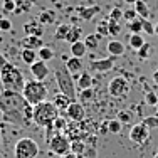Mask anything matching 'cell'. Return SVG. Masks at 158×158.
<instances>
[{
    "instance_id": "1",
    "label": "cell",
    "mask_w": 158,
    "mask_h": 158,
    "mask_svg": "<svg viewBox=\"0 0 158 158\" xmlns=\"http://www.w3.org/2000/svg\"><path fill=\"white\" fill-rule=\"evenodd\" d=\"M27 99L22 93L10 91V89H2L0 91V113H2L3 123H9L14 126L27 128L32 125V121L27 118Z\"/></svg>"
},
{
    "instance_id": "2",
    "label": "cell",
    "mask_w": 158,
    "mask_h": 158,
    "mask_svg": "<svg viewBox=\"0 0 158 158\" xmlns=\"http://www.w3.org/2000/svg\"><path fill=\"white\" fill-rule=\"evenodd\" d=\"M0 82H2L3 89H10V91L17 93H22L25 86V77L22 71L7 61L2 51H0Z\"/></svg>"
},
{
    "instance_id": "3",
    "label": "cell",
    "mask_w": 158,
    "mask_h": 158,
    "mask_svg": "<svg viewBox=\"0 0 158 158\" xmlns=\"http://www.w3.org/2000/svg\"><path fill=\"white\" fill-rule=\"evenodd\" d=\"M57 118H59V110L52 101H42V103L34 106V116H32L34 125L40 128H51Z\"/></svg>"
},
{
    "instance_id": "4",
    "label": "cell",
    "mask_w": 158,
    "mask_h": 158,
    "mask_svg": "<svg viewBox=\"0 0 158 158\" xmlns=\"http://www.w3.org/2000/svg\"><path fill=\"white\" fill-rule=\"evenodd\" d=\"M54 77L57 82V88L62 94L69 96L73 101H77V93H76V84H74V77L66 67V64H59L54 67Z\"/></svg>"
},
{
    "instance_id": "5",
    "label": "cell",
    "mask_w": 158,
    "mask_h": 158,
    "mask_svg": "<svg viewBox=\"0 0 158 158\" xmlns=\"http://www.w3.org/2000/svg\"><path fill=\"white\" fill-rule=\"evenodd\" d=\"M22 94L27 99L29 104L35 106V104L42 103V101H47V94H49V89L46 86L44 81H37V79H29L25 81V86L22 89Z\"/></svg>"
},
{
    "instance_id": "6",
    "label": "cell",
    "mask_w": 158,
    "mask_h": 158,
    "mask_svg": "<svg viewBox=\"0 0 158 158\" xmlns=\"http://www.w3.org/2000/svg\"><path fill=\"white\" fill-rule=\"evenodd\" d=\"M39 145H37L35 140L25 136V138H20L15 146H14V155L15 158H37L39 156Z\"/></svg>"
},
{
    "instance_id": "7",
    "label": "cell",
    "mask_w": 158,
    "mask_h": 158,
    "mask_svg": "<svg viewBox=\"0 0 158 158\" xmlns=\"http://www.w3.org/2000/svg\"><path fill=\"white\" fill-rule=\"evenodd\" d=\"M49 150L57 156H64L67 153H71V140L62 133H56L51 136V140L47 141Z\"/></svg>"
},
{
    "instance_id": "8",
    "label": "cell",
    "mask_w": 158,
    "mask_h": 158,
    "mask_svg": "<svg viewBox=\"0 0 158 158\" xmlns=\"http://www.w3.org/2000/svg\"><path fill=\"white\" fill-rule=\"evenodd\" d=\"M128 91H130V82H128V79L123 77V76L113 77L110 81V84H108V93H110L113 98H123V96L128 94Z\"/></svg>"
},
{
    "instance_id": "9",
    "label": "cell",
    "mask_w": 158,
    "mask_h": 158,
    "mask_svg": "<svg viewBox=\"0 0 158 158\" xmlns=\"http://www.w3.org/2000/svg\"><path fill=\"white\" fill-rule=\"evenodd\" d=\"M150 138V128L145 126L143 123H138V125L131 126L130 130V140L133 143H136V145H143V143H146Z\"/></svg>"
},
{
    "instance_id": "10",
    "label": "cell",
    "mask_w": 158,
    "mask_h": 158,
    "mask_svg": "<svg viewBox=\"0 0 158 158\" xmlns=\"http://www.w3.org/2000/svg\"><path fill=\"white\" fill-rule=\"evenodd\" d=\"M66 116L71 119V121H74V123H81L82 119H84V116H86V111H84L82 103L73 101V103L69 104V108L66 110Z\"/></svg>"
},
{
    "instance_id": "11",
    "label": "cell",
    "mask_w": 158,
    "mask_h": 158,
    "mask_svg": "<svg viewBox=\"0 0 158 158\" xmlns=\"http://www.w3.org/2000/svg\"><path fill=\"white\" fill-rule=\"evenodd\" d=\"M29 69H31V73H32V76L34 79H37V81H44L47 76H49V66H47V62L46 61H35L32 64V66H29Z\"/></svg>"
},
{
    "instance_id": "12",
    "label": "cell",
    "mask_w": 158,
    "mask_h": 158,
    "mask_svg": "<svg viewBox=\"0 0 158 158\" xmlns=\"http://www.w3.org/2000/svg\"><path fill=\"white\" fill-rule=\"evenodd\" d=\"M89 67H91L93 73H106V71H110V69H113V67H114V57H113V56H110V57H106V59L91 61Z\"/></svg>"
},
{
    "instance_id": "13",
    "label": "cell",
    "mask_w": 158,
    "mask_h": 158,
    "mask_svg": "<svg viewBox=\"0 0 158 158\" xmlns=\"http://www.w3.org/2000/svg\"><path fill=\"white\" fill-rule=\"evenodd\" d=\"M20 44L24 49H32V51H39V49L44 47V40L37 35H25L20 40Z\"/></svg>"
},
{
    "instance_id": "14",
    "label": "cell",
    "mask_w": 158,
    "mask_h": 158,
    "mask_svg": "<svg viewBox=\"0 0 158 158\" xmlns=\"http://www.w3.org/2000/svg\"><path fill=\"white\" fill-rule=\"evenodd\" d=\"M66 67L69 69V73L73 74V77L76 79L79 74L82 73V67H84V64H82V59L73 57V56H71L69 59H66Z\"/></svg>"
},
{
    "instance_id": "15",
    "label": "cell",
    "mask_w": 158,
    "mask_h": 158,
    "mask_svg": "<svg viewBox=\"0 0 158 158\" xmlns=\"http://www.w3.org/2000/svg\"><path fill=\"white\" fill-rule=\"evenodd\" d=\"M24 32L25 35H37V37H42L44 34V27L39 20H32V22H27L24 24Z\"/></svg>"
},
{
    "instance_id": "16",
    "label": "cell",
    "mask_w": 158,
    "mask_h": 158,
    "mask_svg": "<svg viewBox=\"0 0 158 158\" xmlns=\"http://www.w3.org/2000/svg\"><path fill=\"white\" fill-rule=\"evenodd\" d=\"M106 51L110 52V56H113V57H118V56L125 54V44H123L121 40H118V39H113V40L108 42Z\"/></svg>"
},
{
    "instance_id": "17",
    "label": "cell",
    "mask_w": 158,
    "mask_h": 158,
    "mask_svg": "<svg viewBox=\"0 0 158 158\" xmlns=\"http://www.w3.org/2000/svg\"><path fill=\"white\" fill-rule=\"evenodd\" d=\"M76 81H77V88H79V89H89V88H93V82H94V79H93V76H91L89 73L82 71V73L76 77Z\"/></svg>"
},
{
    "instance_id": "18",
    "label": "cell",
    "mask_w": 158,
    "mask_h": 158,
    "mask_svg": "<svg viewBox=\"0 0 158 158\" xmlns=\"http://www.w3.org/2000/svg\"><path fill=\"white\" fill-rule=\"evenodd\" d=\"M52 103L57 106V110L59 111H66L67 108H69V104L73 103V99H71L69 96H66V94H62V93H57V94L54 96V99H52Z\"/></svg>"
},
{
    "instance_id": "19",
    "label": "cell",
    "mask_w": 158,
    "mask_h": 158,
    "mask_svg": "<svg viewBox=\"0 0 158 158\" xmlns=\"http://www.w3.org/2000/svg\"><path fill=\"white\" fill-rule=\"evenodd\" d=\"M86 52H88V47H86L84 40H77V42L71 44V56H73V57L82 59L86 56Z\"/></svg>"
},
{
    "instance_id": "20",
    "label": "cell",
    "mask_w": 158,
    "mask_h": 158,
    "mask_svg": "<svg viewBox=\"0 0 158 158\" xmlns=\"http://www.w3.org/2000/svg\"><path fill=\"white\" fill-rule=\"evenodd\" d=\"M20 59H22V62H24V64L32 66L35 61H39V54H37V51H32V49H22Z\"/></svg>"
},
{
    "instance_id": "21",
    "label": "cell",
    "mask_w": 158,
    "mask_h": 158,
    "mask_svg": "<svg viewBox=\"0 0 158 158\" xmlns=\"http://www.w3.org/2000/svg\"><path fill=\"white\" fill-rule=\"evenodd\" d=\"M101 39H103V37H101L99 34H89V35H86L84 37V44H86V47H88V51L94 52L96 49L99 47Z\"/></svg>"
},
{
    "instance_id": "22",
    "label": "cell",
    "mask_w": 158,
    "mask_h": 158,
    "mask_svg": "<svg viewBox=\"0 0 158 158\" xmlns=\"http://www.w3.org/2000/svg\"><path fill=\"white\" fill-rule=\"evenodd\" d=\"M99 7L98 5H93V7H81L79 9V17L82 19V20H91L93 17L96 15L98 12H99Z\"/></svg>"
},
{
    "instance_id": "23",
    "label": "cell",
    "mask_w": 158,
    "mask_h": 158,
    "mask_svg": "<svg viewBox=\"0 0 158 158\" xmlns=\"http://www.w3.org/2000/svg\"><path fill=\"white\" fill-rule=\"evenodd\" d=\"M81 35H82V29L77 27V25H71L69 32H67V35H66V42L74 44V42H77V40H81Z\"/></svg>"
},
{
    "instance_id": "24",
    "label": "cell",
    "mask_w": 158,
    "mask_h": 158,
    "mask_svg": "<svg viewBox=\"0 0 158 158\" xmlns=\"http://www.w3.org/2000/svg\"><path fill=\"white\" fill-rule=\"evenodd\" d=\"M135 10L138 12V15H140L141 19H150V15H152L150 7H148V3H146L145 0H138V2L135 3Z\"/></svg>"
},
{
    "instance_id": "25",
    "label": "cell",
    "mask_w": 158,
    "mask_h": 158,
    "mask_svg": "<svg viewBox=\"0 0 158 158\" xmlns=\"http://www.w3.org/2000/svg\"><path fill=\"white\" fill-rule=\"evenodd\" d=\"M35 2H37V0H15V3H17L15 14H25V12H29Z\"/></svg>"
},
{
    "instance_id": "26",
    "label": "cell",
    "mask_w": 158,
    "mask_h": 158,
    "mask_svg": "<svg viewBox=\"0 0 158 158\" xmlns=\"http://www.w3.org/2000/svg\"><path fill=\"white\" fill-rule=\"evenodd\" d=\"M153 54V46L150 42H145L143 46L138 49V57L141 59V61H145V59H150Z\"/></svg>"
},
{
    "instance_id": "27",
    "label": "cell",
    "mask_w": 158,
    "mask_h": 158,
    "mask_svg": "<svg viewBox=\"0 0 158 158\" xmlns=\"http://www.w3.org/2000/svg\"><path fill=\"white\" fill-rule=\"evenodd\" d=\"M54 20H56V12H54V10H46V12H42L39 15V22L42 25L54 24Z\"/></svg>"
},
{
    "instance_id": "28",
    "label": "cell",
    "mask_w": 158,
    "mask_h": 158,
    "mask_svg": "<svg viewBox=\"0 0 158 158\" xmlns=\"http://www.w3.org/2000/svg\"><path fill=\"white\" fill-rule=\"evenodd\" d=\"M69 29H71V24H61V25H57V29H56V32H54V39L66 40V35H67V32H69Z\"/></svg>"
},
{
    "instance_id": "29",
    "label": "cell",
    "mask_w": 158,
    "mask_h": 158,
    "mask_svg": "<svg viewBox=\"0 0 158 158\" xmlns=\"http://www.w3.org/2000/svg\"><path fill=\"white\" fill-rule=\"evenodd\" d=\"M128 29H130L131 34H141L143 32V19L138 17L135 20L128 22Z\"/></svg>"
},
{
    "instance_id": "30",
    "label": "cell",
    "mask_w": 158,
    "mask_h": 158,
    "mask_svg": "<svg viewBox=\"0 0 158 158\" xmlns=\"http://www.w3.org/2000/svg\"><path fill=\"white\" fill-rule=\"evenodd\" d=\"M79 98V103H88V101L94 99V89L89 88V89H81V93H77Z\"/></svg>"
},
{
    "instance_id": "31",
    "label": "cell",
    "mask_w": 158,
    "mask_h": 158,
    "mask_svg": "<svg viewBox=\"0 0 158 158\" xmlns=\"http://www.w3.org/2000/svg\"><path fill=\"white\" fill-rule=\"evenodd\" d=\"M37 54H39L40 61H46V62H49L51 59H54V51H52L51 47H47V46H44L42 49H39Z\"/></svg>"
},
{
    "instance_id": "32",
    "label": "cell",
    "mask_w": 158,
    "mask_h": 158,
    "mask_svg": "<svg viewBox=\"0 0 158 158\" xmlns=\"http://www.w3.org/2000/svg\"><path fill=\"white\" fill-rule=\"evenodd\" d=\"M143 44H145V39H143L140 34H131V35H130V46L133 49H136V51H138Z\"/></svg>"
},
{
    "instance_id": "33",
    "label": "cell",
    "mask_w": 158,
    "mask_h": 158,
    "mask_svg": "<svg viewBox=\"0 0 158 158\" xmlns=\"http://www.w3.org/2000/svg\"><path fill=\"white\" fill-rule=\"evenodd\" d=\"M96 34H99L101 37H103V35H110V22H108V20H101L99 24L96 25Z\"/></svg>"
},
{
    "instance_id": "34",
    "label": "cell",
    "mask_w": 158,
    "mask_h": 158,
    "mask_svg": "<svg viewBox=\"0 0 158 158\" xmlns=\"http://www.w3.org/2000/svg\"><path fill=\"white\" fill-rule=\"evenodd\" d=\"M121 125H123V123L119 121L118 118L110 119V121H108V126H110V135H118L119 131H121Z\"/></svg>"
},
{
    "instance_id": "35",
    "label": "cell",
    "mask_w": 158,
    "mask_h": 158,
    "mask_svg": "<svg viewBox=\"0 0 158 158\" xmlns=\"http://www.w3.org/2000/svg\"><path fill=\"white\" fill-rule=\"evenodd\" d=\"M2 9H3V12H5V14H15V9H17L15 0H3Z\"/></svg>"
},
{
    "instance_id": "36",
    "label": "cell",
    "mask_w": 158,
    "mask_h": 158,
    "mask_svg": "<svg viewBox=\"0 0 158 158\" xmlns=\"http://www.w3.org/2000/svg\"><path fill=\"white\" fill-rule=\"evenodd\" d=\"M108 22H110V35L111 37H118L119 32H121V25H119V22L110 20V19H108Z\"/></svg>"
},
{
    "instance_id": "37",
    "label": "cell",
    "mask_w": 158,
    "mask_h": 158,
    "mask_svg": "<svg viewBox=\"0 0 158 158\" xmlns=\"http://www.w3.org/2000/svg\"><path fill=\"white\" fill-rule=\"evenodd\" d=\"M145 101H146L148 106H158V94L153 91H148L145 94Z\"/></svg>"
},
{
    "instance_id": "38",
    "label": "cell",
    "mask_w": 158,
    "mask_h": 158,
    "mask_svg": "<svg viewBox=\"0 0 158 158\" xmlns=\"http://www.w3.org/2000/svg\"><path fill=\"white\" fill-rule=\"evenodd\" d=\"M52 128H54V131H56V133H61L62 130H66V128H67V121H66L64 118H61V116H59V118L54 121V125H52Z\"/></svg>"
},
{
    "instance_id": "39",
    "label": "cell",
    "mask_w": 158,
    "mask_h": 158,
    "mask_svg": "<svg viewBox=\"0 0 158 158\" xmlns=\"http://www.w3.org/2000/svg\"><path fill=\"white\" fill-rule=\"evenodd\" d=\"M143 125L148 126L150 130H152V128H158V116H146V118L143 119Z\"/></svg>"
},
{
    "instance_id": "40",
    "label": "cell",
    "mask_w": 158,
    "mask_h": 158,
    "mask_svg": "<svg viewBox=\"0 0 158 158\" xmlns=\"http://www.w3.org/2000/svg\"><path fill=\"white\" fill-rule=\"evenodd\" d=\"M140 15H138V12L135 9H128L123 12V19H125L126 22H131V20H135V19H138Z\"/></svg>"
},
{
    "instance_id": "41",
    "label": "cell",
    "mask_w": 158,
    "mask_h": 158,
    "mask_svg": "<svg viewBox=\"0 0 158 158\" xmlns=\"http://www.w3.org/2000/svg\"><path fill=\"white\" fill-rule=\"evenodd\" d=\"M143 31L148 34V35H153L155 34V24H152L148 19H143Z\"/></svg>"
},
{
    "instance_id": "42",
    "label": "cell",
    "mask_w": 158,
    "mask_h": 158,
    "mask_svg": "<svg viewBox=\"0 0 158 158\" xmlns=\"http://www.w3.org/2000/svg\"><path fill=\"white\" fill-rule=\"evenodd\" d=\"M123 12H125V10H121V9H118V7H116V9H113L111 12H110V20H116L118 22L119 19H123Z\"/></svg>"
},
{
    "instance_id": "43",
    "label": "cell",
    "mask_w": 158,
    "mask_h": 158,
    "mask_svg": "<svg viewBox=\"0 0 158 158\" xmlns=\"http://www.w3.org/2000/svg\"><path fill=\"white\" fill-rule=\"evenodd\" d=\"M116 118H118L121 123H131V119H133V116H131V113H128V111H119Z\"/></svg>"
},
{
    "instance_id": "44",
    "label": "cell",
    "mask_w": 158,
    "mask_h": 158,
    "mask_svg": "<svg viewBox=\"0 0 158 158\" xmlns=\"http://www.w3.org/2000/svg\"><path fill=\"white\" fill-rule=\"evenodd\" d=\"M10 29H12V22L9 20V19H0V31L2 32H9Z\"/></svg>"
},
{
    "instance_id": "45",
    "label": "cell",
    "mask_w": 158,
    "mask_h": 158,
    "mask_svg": "<svg viewBox=\"0 0 158 158\" xmlns=\"http://www.w3.org/2000/svg\"><path fill=\"white\" fill-rule=\"evenodd\" d=\"M99 135H110V126H108V121L106 123H101V125H99Z\"/></svg>"
},
{
    "instance_id": "46",
    "label": "cell",
    "mask_w": 158,
    "mask_h": 158,
    "mask_svg": "<svg viewBox=\"0 0 158 158\" xmlns=\"http://www.w3.org/2000/svg\"><path fill=\"white\" fill-rule=\"evenodd\" d=\"M61 158H84V156H79V155H76V153H67V155H64V156H61Z\"/></svg>"
},
{
    "instance_id": "47",
    "label": "cell",
    "mask_w": 158,
    "mask_h": 158,
    "mask_svg": "<svg viewBox=\"0 0 158 158\" xmlns=\"http://www.w3.org/2000/svg\"><path fill=\"white\" fill-rule=\"evenodd\" d=\"M153 82H155V84H158V69H155V71H153Z\"/></svg>"
},
{
    "instance_id": "48",
    "label": "cell",
    "mask_w": 158,
    "mask_h": 158,
    "mask_svg": "<svg viewBox=\"0 0 158 158\" xmlns=\"http://www.w3.org/2000/svg\"><path fill=\"white\" fill-rule=\"evenodd\" d=\"M125 2L128 3V5H135V3L138 2V0H125Z\"/></svg>"
},
{
    "instance_id": "49",
    "label": "cell",
    "mask_w": 158,
    "mask_h": 158,
    "mask_svg": "<svg viewBox=\"0 0 158 158\" xmlns=\"http://www.w3.org/2000/svg\"><path fill=\"white\" fill-rule=\"evenodd\" d=\"M155 34H156V35H158V22H156V24H155Z\"/></svg>"
},
{
    "instance_id": "50",
    "label": "cell",
    "mask_w": 158,
    "mask_h": 158,
    "mask_svg": "<svg viewBox=\"0 0 158 158\" xmlns=\"http://www.w3.org/2000/svg\"><path fill=\"white\" fill-rule=\"evenodd\" d=\"M0 145H2V126H0Z\"/></svg>"
},
{
    "instance_id": "51",
    "label": "cell",
    "mask_w": 158,
    "mask_h": 158,
    "mask_svg": "<svg viewBox=\"0 0 158 158\" xmlns=\"http://www.w3.org/2000/svg\"><path fill=\"white\" fill-rule=\"evenodd\" d=\"M156 116H158V106H156Z\"/></svg>"
},
{
    "instance_id": "52",
    "label": "cell",
    "mask_w": 158,
    "mask_h": 158,
    "mask_svg": "<svg viewBox=\"0 0 158 158\" xmlns=\"http://www.w3.org/2000/svg\"><path fill=\"white\" fill-rule=\"evenodd\" d=\"M155 158H158V153H156V155H155Z\"/></svg>"
}]
</instances>
